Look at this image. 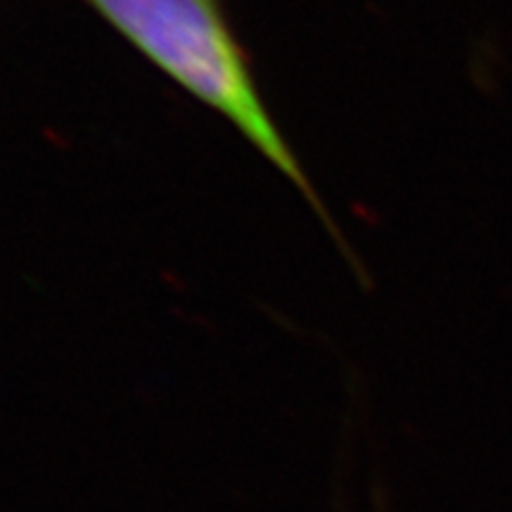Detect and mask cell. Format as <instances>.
I'll return each mask as SVG.
<instances>
[{"label": "cell", "mask_w": 512, "mask_h": 512, "mask_svg": "<svg viewBox=\"0 0 512 512\" xmlns=\"http://www.w3.org/2000/svg\"><path fill=\"white\" fill-rule=\"evenodd\" d=\"M140 57L226 119L304 195L342 245V233L256 86L223 0H81Z\"/></svg>", "instance_id": "1"}]
</instances>
